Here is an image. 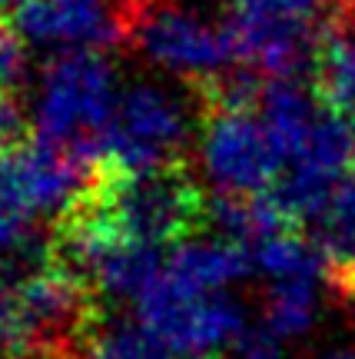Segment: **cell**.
I'll return each mask as SVG.
<instances>
[{
    "label": "cell",
    "mask_w": 355,
    "mask_h": 359,
    "mask_svg": "<svg viewBox=\"0 0 355 359\" xmlns=\"http://www.w3.org/2000/svg\"><path fill=\"white\" fill-rule=\"evenodd\" d=\"M249 273H253L249 250L209 236V240H183L173 246L156 280L176 293L200 296L229 290L232 283L246 280Z\"/></svg>",
    "instance_id": "cell-9"
},
{
    "label": "cell",
    "mask_w": 355,
    "mask_h": 359,
    "mask_svg": "<svg viewBox=\"0 0 355 359\" xmlns=\"http://www.w3.org/2000/svg\"><path fill=\"white\" fill-rule=\"evenodd\" d=\"M13 30L40 50H110L123 43L120 0H20Z\"/></svg>",
    "instance_id": "cell-8"
},
{
    "label": "cell",
    "mask_w": 355,
    "mask_h": 359,
    "mask_svg": "<svg viewBox=\"0 0 355 359\" xmlns=\"http://www.w3.org/2000/svg\"><path fill=\"white\" fill-rule=\"evenodd\" d=\"M24 359H83L80 346H37L27 349Z\"/></svg>",
    "instance_id": "cell-16"
},
{
    "label": "cell",
    "mask_w": 355,
    "mask_h": 359,
    "mask_svg": "<svg viewBox=\"0 0 355 359\" xmlns=\"http://www.w3.org/2000/svg\"><path fill=\"white\" fill-rule=\"evenodd\" d=\"M319 299H322V276L269 280L263 299V333L272 336L276 343L305 336L319 316Z\"/></svg>",
    "instance_id": "cell-11"
},
{
    "label": "cell",
    "mask_w": 355,
    "mask_h": 359,
    "mask_svg": "<svg viewBox=\"0 0 355 359\" xmlns=\"http://www.w3.org/2000/svg\"><path fill=\"white\" fill-rule=\"evenodd\" d=\"M13 306L24 330V346H80L90 320L97 316V299L87 283L76 280L57 259L24 273L11 286Z\"/></svg>",
    "instance_id": "cell-7"
},
{
    "label": "cell",
    "mask_w": 355,
    "mask_h": 359,
    "mask_svg": "<svg viewBox=\"0 0 355 359\" xmlns=\"http://www.w3.org/2000/svg\"><path fill=\"white\" fill-rule=\"evenodd\" d=\"M335 290H339V293H342V296H352V293H355V280L342 283V286H335Z\"/></svg>",
    "instance_id": "cell-17"
},
{
    "label": "cell",
    "mask_w": 355,
    "mask_h": 359,
    "mask_svg": "<svg viewBox=\"0 0 355 359\" xmlns=\"http://www.w3.org/2000/svg\"><path fill=\"white\" fill-rule=\"evenodd\" d=\"M190 103H200L196 93L186 100V93L156 80H133L120 87L100 163L116 170L186 163L193 140H200V114H190Z\"/></svg>",
    "instance_id": "cell-4"
},
{
    "label": "cell",
    "mask_w": 355,
    "mask_h": 359,
    "mask_svg": "<svg viewBox=\"0 0 355 359\" xmlns=\"http://www.w3.org/2000/svg\"><path fill=\"white\" fill-rule=\"evenodd\" d=\"M24 137V110L13 103L11 93H0V154H7Z\"/></svg>",
    "instance_id": "cell-15"
},
{
    "label": "cell",
    "mask_w": 355,
    "mask_h": 359,
    "mask_svg": "<svg viewBox=\"0 0 355 359\" xmlns=\"http://www.w3.org/2000/svg\"><path fill=\"white\" fill-rule=\"evenodd\" d=\"M137 313L176 349L179 359H213L229 346H242L249 336V309L229 290L190 296L153 280Z\"/></svg>",
    "instance_id": "cell-6"
},
{
    "label": "cell",
    "mask_w": 355,
    "mask_h": 359,
    "mask_svg": "<svg viewBox=\"0 0 355 359\" xmlns=\"http://www.w3.org/2000/svg\"><path fill=\"white\" fill-rule=\"evenodd\" d=\"M196 147L206 180L226 196H263L286 167V156L256 110L206 107Z\"/></svg>",
    "instance_id": "cell-5"
},
{
    "label": "cell",
    "mask_w": 355,
    "mask_h": 359,
    "mask_svg": "<svg viewBox=\"0 0 355 359\" xmlns=\"http://www.w3.org/2000/svg\"><path fill=\"white\" fill-rule=\"evenodd\" d=\"M120 80L106 50H67L43 64L34 97L30 127L37 143L57 147L83 160L100 163L103 140L113 120Z\"/></svg>",
    "instance_id": "cell-2"
},
{
    "label": "cell",
    "mask_w": 355,
    "mask_h": 359,
    "mask_svg": "<svg viewBox=\"0 0 355 359\" xmlns=\"http://www.w3.org/2000/svg\"><path fill=\"white\" fill-rule=\"evenodd\" d=\"M326 359H355V353H329Z\"/></svg>",
    "instance_id": "cell-18"
},
{
    "label": "cell",
    "mask_w": 355,
    "mask_h": 359,
    "mask_svg": "<svg viewBox=\"0 0 355 359\" xmlns=\"http://www.w3.org/2000/svg\"><path fill=\"white\" fill-rule=\"evenodd\" d=\"M213 359H219V356H213Z\"/></svg>",
    "instance_id": "cell-20"
},
{
    "label": "cell",
    "mask_w": 355,
    "mask_h": 359,
    "mask_svg": "<svg viewBox=\"0 0 355 359\" xmlns=\"http://www.w3.org/2000/svg\"><path fill=\"white\" fill-rule=\"evenodd\" d=\"M24 40L13 27L0 24V93H11L20 80H24Z\"/></svg>",
    "instance_id": "cell-13"
},
{
    "label": "cell",
    "mask_w": 355,
    "mask_h": 359,
    "mask_svg": "<svg viewBox=\"0 0 355 359\" xmlns=\"http://www.w3.org/2000/svg\"><path fill=\"white\" fill-rule=\"evenodd\" d=\"M83 359H179L140 313L100 306L80 339Z\"/></svg>",
    "instance_id": "cell-10"
},
{
    "label": "cell",
    "mask_w": 355,
    "mask_h": 359,
    "mask_svg": "<svg viewBox=\"0 0 355 359\" xmlns=\"http://www.w3.org/2000/svg\"><path fill=\"white\" fill-rule=\"evenodd\" d=\"M123 43L146 64L200 90L236 67L226 17L216 20L200 0H127Z\"/></svg>",
    "instance_id": "cell-3"
},
{
    "label": "cell",
    "mask_w": 355,
    "mask_h": 359,
    "mask_svg": "<svg viewBox=\"0 0 355 359\" xmlns=\"http://www.w3.org/2000/svg\"><path fill=\"white\" fill-rule=\"evenodd\" d=\"M24 346V330H20V316L13 306L11 286L0 283V359H11Z\"/></svg>",
    "instance_id": "cell-14"
},
{
    "label": "cell",
    "mask_w": 355,
    "mask_h": 359,
    "mask_svg": "<svg viewBox=\"0 0 355 359\" xmlns=\"http://www.w3.org/2000/svg\"><path fill=\"white\" fill-rule=\"evenodd\" d=\"M206 200L190 163L153 170L93 167L90 187L57 219V243L176 246L206 226Z\"/></svg>",
    "instance_id": "cell-1"
},
{
    "label": "cell",
    "mask_w": 355,
    "mask_h": 359,
    "mask_svg": "<svg viewBox=\"0 0 355 359\" xmlns=\"http://www.w3.org/2000/svg\"><path fill=\"white\" fill-rule=\"evenodd\" d=\"M345 299H349V303H352V309H355V293H352V296H345Z\"/></svg>",
    "instance_id": "cell-19"
},
{
    "label": "cell",
    "mask_w": 355,
    "mask_h": 359,
    "mask_svg": "<svg viewBox=\"0 0 355 359\" xmlns=\"http://www.w3.org/2000/svg\"><path fill=\"white\" fill-rule=\"evenodd\" d=\"M316 243L329 257V283L342 286L355 280V170L316 219Z\"/></svg>",
    "instance_id": "cell-12"
}]
</instances>
